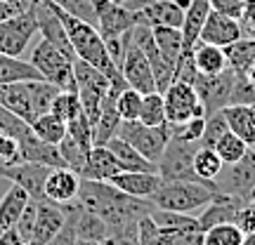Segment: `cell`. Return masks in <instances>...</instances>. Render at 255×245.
I'll return each instance as SVG.
<instances>
[{
    "label": "cell",
    "mask_w": 255,
    "mask_h": 245,
    "mask_svg": "<svg viewBox=\"0 0 255 245\" xmlns=\"http://www.w3.org/2000/svg\"><path fill=\"white\" fill-rule=\"evenodd\" d=\"M116 189H121L128 196L135 198H151L156 193V189L161 186V174L158 172H135V170H121L119 174H114L109 179Z\"/></svg>",
    "instance_id": "19"
},
{
    "label": "cell",
    "mask_w": 255,
    "mask_h": 245,
    "mask_svg": "<svg viewBox=\"0 0 255 245\" xmlns=\"http://www.w3.org/2000/svg\"><path fill=\"white\" fill-rule=\"evenodd\" d=\"M142 14V21L149 26H173L180 28L184 21V9L175 0H156L146 7L137 9Z\"/></svg>",
    "instance_id": "24"
},
{
    "label": "cell",
    "mask_w": 255,
    "mask_h": 245,
    "mask_svg": "<svg viewBox=\"0 0 255 245\" xmlns=\"http://www.w3.org/2000/svg\"><path fill=\"white\" fill-rule=\"evenodd\" d=\"M26 5H28V2H7V0H0V21L14 17V14H17V12H21Z\"/></svg>",
    "instance_id": "54"
},
{
    "label": "cell",
    "mask_w": 255,
    "mask_h": 245,
    "mask_svg": "<svg viewBox=\"0 0 255 245\" xmlns=\"http://www.w3.org/2000/svg\"><path fill=\"white\" fill-rule=\"evenodd\" d=\"M24 81H43V76L31 62L19 57L0 52V85L5 82H24Z\"/></svg>",
    "instance_id": "31"
},
{
    "label": "cell",
    "mask_w": 255,
    "mask_h": 245,
    "mask_svg": "<svg viewBox=\"0 0 255 245\" xmlns=\"http://www.w3.org/2000/svg\"><path fill=\"white\" fill-rule=\"evenodd\" d=\"M36 208H38V200H28V205L24 208V212H21V217L17 219V224H14V229L19 231V236L26 241H31V236H33V224H36Z\"/></svg>",
    "instance_id": "48"
},
{
    "label": "cell",
    "mask_w": 255,
    "mask_h": 245,
    "mask_svg": "<svg viewBox=\"0 0 255 245\" xmlns=\"http://www.w3.org/2000/svg\"><path fill=\"white\" fill-rule=\"evenodd\" d=\"M222 191H218L215 182H191V179H177V182H161L151 196L154 208L184 212V215H199L208 203L218 198Z\"/></svg>",
    "instance_id": "3"
},
{
    "label": "cell",
    "mask_w": 255,
    "mask_h": 245,
    "mask_svg": "<svg viewBox=\"0 0 255 245\" xmlns=\"http://www.w3.org/2000/svg\"><path fill=\"white\" fill-rule=\"evenodd\" d=\"M0 245H26V241L19 236L17 229H5L0 231Z\"/></svg>",
    "instance_id": "55"
},
{
    "label": "cell",
    "mask_w": 255,
    "mask_h": 245,
    "mask_svg": "<svg viewBox=\"0 0 255 245\" xmlns=\"http://www.w3.org/2000/svg\"><path fill=\"white\" fill-rule=\"evenodd\" d=\"M191 85L199 94V99L203 101V109L208 116V113H215V111H222L225 106H229V97H232V87H234V71L227 69L218 76L196 73Z\"/></svg>",
    "instance_id": "11"
},
{
    "label": "cell",
    "mask_w": 255,
    "mask_h": 245,
    "mask_svg": "<svg viewBox=\"0 0 255 245\" xmlns=\"http://www.w3.org/2000/svg\"><path fill=\"white\" fill-rule=\"evenodd\" d=\"M229 104H251V106H255V85L246 76L234 73V87H232Z\"/></svg>",
    "instance_id": "46"
},
{
    "label": "cell",
    "mask_w": 255,
    "mask_h": 245,
    "mask_svg": "<svg viewBox=\"0 0 255 245\" xmlns=\"http://www.w3.org/2000/svg\"><path fill=\"white\" fill-rule=\"evenodd\" d=\"M208 14H210L208 0H191L189 7L184 9V21H182V26H180V31H182V43H184V55H191L194 45L199 43L201 28L206 24Z\"/></svg>",
    "instance_id": "22"
},
{
    "label": "cell",
    "mask_w": 255,
    "mask_h": 245,
    "mask_svg": "<svg viewBox=\"0 0 255 245\" xmlns=\"http://www.w3.org/2000/svg\"><path fill=\"white\" fill-rule=\"evenodd\" d=\"M66 224V215H64V208L57 205L52 200H38L36 208V224H33V236L28 241V245H45L47 241L62 231V227Z\"/></svg>",
    "instance_id": "16"
},
{
    "label": "cell",
    "mask_w": 255,
    "mask_h": 245,
    "mask_svg": "<svg viewBox=\"0 0 255 245\" xmlns=\"http://www.w3.org/2000/svg\"><path fill=\"white\" fill-rule=\"evenodd\" d=\"M253 149H255V146H253Z\"/></svg>",
    "instance_id": "63"
},
{
    "label": "cell",
    "mask_w": 255,
    "mask_h": 245,
    "mask_svg": "<svg viewBox=\"0 0 255 245\" xmlns=\"http://www.w3.org/2000/svg\"><path fill=\"white\" fill-rule=\"evenodd\" d=\"M76 245H100V243H95V241H83V238H76Z\"/></svg>",
    "instance_id": "57"
},
{
    "label": "cell",
    "mask_w": 255,
    "mask_h": 245,
    "mask_svg": "<svg viewBox=\"0 0 255 245\" xmlns=\"http://www.w3.org/2000/svg\"><path fill=\"white\" fill-rule=\"evenodd\" d=\"M50 170L52 167H47V165L19 161L14 165L0 167V179H7L9 184L21 186L33 200H43L45 198V179L50 174Z\"/></svg>",
    "instance_id": "12"
},
{
    "label": "cell",
    "mask_w": 255,
    "mask_h": 245,
    "mask_svg": "<svg viewBox=\"0 0 255 245\" xmlns=\"http://www.w3.org/2000/svg\"><path fill=\"white\" fill-rule=\"evenodd\" d=\"M28 200H31V196L17 184H12V189L5 191V196L0 200V231L14 229L17 219L21 217L24 208L28 205Z\"/></svg>",
    "instance_id": "30"
},
{
    "label": "cell",
    "mask_w": 255,
    "mask_h": 245,
    "mask_svg": "<svg viewBox=\"0 0 255 245\" xmlns=\"http://www.w3.org/2000/svg\"><path fill=\"white\" fill-rule=\"evenodd\" d=\"M100 245H139L137 224H128L123 229H111V234Z\"/></svg>",
    "instance_id": "47"
},
{
    "label": "cell",
    "mask_w": 255,
    "mask_h": 245,
    "mask_svg": "<svg viewBox=\"0 0 255 245\" xmlns=\"http://www.w3.org/2000/svg\"><path fill=\"white\" fill-rule=\"evenodd\" d=\"M244 245H255V231H253V234H248V236L244 238Z\"/></svg>",
    "instance_id": "56"
},
{
    "label": "cell",
    "mask_w": 255,
    "mask_h": 245,
    "mask_svg": "<svg viewBox=\"0 0 255 245\" xmlns=\"http://www.w3.org/2000/svg\"><path fill=\"white\" fill-rule=\"evenodd\" d=\"M52 113L59 116L64 123H71L73 118H78L83 113V104H81V97L76 90H59V94L55 97L52 101Z\"/></svg>",
    "instance_id": "37"
},
{
    "label": "cell",
    "mask_w": 255,
    "mask_h": 245,
    "mask_svg": "<svg viewBox=\"0 0 255 245\" xmlns=\"http://www.w3.org/2000/svg\"><path fill=\"white\" fill-rule=\"evenodd\" d=\"M76 200L85 210L100 215L111 229L137 224L154 208L151 200L128 196L121 189H116L111 182H100V179H81V189H78Z\"/></svg>",
    "instance_id": "1"
},
{
    "label": "cell",
    "mask_w": 255,
    "mask_h": 245,
    "mask_svg": "<svg viewBox=\"0 0 255 245\" xmlns=\"http://www.w3.org/2000/svg\"><path fill=\"white\" fill-rule=\"evenodd\" d=\"M78 189H81V174L69 167H52L45 179V198L57 205H66L76 200Z\"/></svg>",
    "instance_id": "18"
},
{
    "label": "cell",
    "mask_w": 255,
    "mask_h": 245,
    "mask_svg": "<svg viewBox=\"0 0 255 245\" xmlns=\"http://www.w3.org/2000/svg\"><path fill=\"white\" fill-rule=\"evenodd\" d=\"M244 36H248V33L239 19L227 17V14H220V12H213V9H210L208 19H206V24L201 28L199 40L201 43H210V45L227 47V45H232L234 40H239V38H244Z\"/></svg>",
    "instance_id": "15"
},
{
    "label": "cell",
    "mask_w": 255,
    "mask_h": 245,
    "mask_svg": "<svg viewBox=\"0 0 255 245\" xmlns=\"http://www.w3.org/2000/svg\"><path fill=\"white\" fill-rule=\"evenodd\" d=\"M244 231L234 224H215L203 231V245H244Z\"/></svg>",
    "instance_id": "35"
},
{
    "label": "cell",
    "mask_w": 255,
    "mask_h": 245,
    "mask_svg": "<svg viewBox=\"0 0 255 245\" xmlns=\"http://www.w3.org/2000/svg\"><path fill=\"white\" fill-rule=\"evenodd\" d=\"M0 106L14 113L17 118L26 120L28 125L38 118L33 109V92H31V81L24 82H5L0 85Z\"/></svg>",
    "instance_id": "17"
},
{
    "label": "cell",
    "mask_w": 255,
    "mask_h": 245,
    "mask_svg": "<svg viewBox=\"0 0 255 245\" xmlns=\"http://www.w3.org/2000/svg\"><path fill=\"white\" fill-rule=\"evenodd\" d=\"M225 170V163L218 156V151L213 146H199L194 154V172L199 174V179L206 182H215L218 174Z\"/></svg>",
    "instance_id": "32"
},
{
    "label": "cell",
    "mask_w": 255,
    "mask_h": 245,
    "mask_svg": "<svg viewBox=\"0 0 255 245\" xmlns=\"http://www.w3.org/2000/svg\"><path fill=\"white\" fill-rule=\"evenodd\" d=\"M114 2H119V5H126V2H130V0H114Z\"/></svg>",
    "instance_id": "60"
},
{
    "label": "cell",
    "mask_w": 255,
    "mask_h": 245,
    "mask_svg": "<svg viewBox=\"0 0 255 245\" xmlns=\"http://www.w3.org/2000/svg\"><path fill=\"white\" fill-rule=\"evenodd\" d=\"M142 21V14L137 9H130L126 5H119L109 0L104 7L97 12V31L100 36L107 40H114V38H121L123 33H128L132 26H137Z\"/></svg>",
    "instance_id": "14"
},
{
    "label": "cell",
    "mask_w": 255,
    "mask_h": 245,
    "mask_svg": "<svg viewBox=\"0 0 255 245\" xmlns=\"http://www.w3.org/2000/svg\"><path fill=\"white\" fill-rule=\"evenodd\" d=\"M57 146H59V154H62L66 167H69V170H73V172L83 174V170H85V161H88V154H90V151L81 149V146L76 144L69 135L64 137Z\"/></svg>",
    "instance_id": "39"
},
{
    "label": "cell",
    "mask_w": 255,
    "mask_h": 245,
    "mask_svg": "<svg viewBox=\"0 0 255 245\" xmlns=\"http://www.w3.org/2000/svg\"><path fill=\"white\" fill-rule=\"evenodd\" d=\"M213 149L218 151V156L222 158V163L225 165H234V163H239V161L246 156V151L251 149V146H248L241 137H237L232 130H229V132H225V135L215 142Z\"/></svg>",
    "instance_id": "34"
},
{
    "label": "cell",
    "mask_w": 255,
    "mask_h": 245,
    "mask_svg": "<svg viewBox=\"0 0 255 245\" xmlns=\"http://www.w3.org/2000/svg\"><path fill=\"white\" fill-rule=\"evenodd\" d=\"M225 132H229L225 113H222V111L208 113V116H206V127H203V135H201L199 146H215V142H218Z\"/></svg>",
    "instance_id": "42"
},
{
    "label": "cell",
    "mask_w": 255,
    "mask_h": 245,
    "mask_svg": "<svg viewBox=\"0 0 255 245\" xmlns=\"http://www.w3.org/2000/svg\"><path fill=\"white\" fill-rule=\"evenodd\" d=\"M121 73H123V78H126L128 87L142 92V94L156 92L154 71H151L149 59L144 57V52L132 43V36L128 38L126 55H123V62H121Z\"/></svg>",
    "instance_id": "13"
},
{
    "label": "cell",
    "mask_w": 255,
    "mask_h": 245,
    "mask_svg": "<svg viewBox=\"0 0 255 245\" xmlns=\"http://www.w3.org/2000/svg\"><path fill=\"white\" fill-rule=\"evenodd\" d=\"M253 36H255V33H253Z\"/></svg>",
    "instance_id": "62"
},
{
    "label": "cell",
    "mask_w": 255,
    "mask_h": 245,
    "mask_svg": "<svg viewBox=\"0 0 255 245\" xmlns=\"http://www.w3.org/2000/svg\"><path fill=\"white\" fill-rule=\"evenodd\" d=\"M142 97H144V94L132 90V87H126V90L119 92V97H116V109H119L121 120H137L139 118Z\"/></svg>",
    "instance_id": "40"
},
{
    "label": "cell",
    "mask_w": 255,
    "mask_h": 245,
    "mask_svg": "<svg viewBox=\"0 0 255 245\" xmlns=\"http://www.w3.org/2000/svg\"><path fill=\"white\" fill-rule=\"evenodd\" d=\"M229 130L241 137L248 146H255V106L251 104H229L222 109Z\"/></svg>",
    "instance_id": "26"
},
{
    "label": "cell",
    "mask_w": 255,
    "mask_h": 245,
    "mask_svg": "<svg viewBox=\"0 0 255 245\" xmlns=\"http://www.w3.org/2000/svg\"><path fill=\"white\" fill-rule=\"evenodd\" d=\"M38 33V17H36V5L33 0H28V5L14 17L0 21V52L12 57H19L31 38Z\"/></svg>",
    "instance_id": "7"
},
{
    "label": "cell",
    "mask_w": 255,
    "mask_h": 245,
    "mask_svg": "<svg viewBox=\"0 0 255 245\" xmlns=\"http://www.w3.org/2000/svg\"><path fill=\"white\" fill-rule=\"evenodd\" d=\"M246 78H248V81H251V82H253V85H255V66H253V69H251V71L246 73Z\"/></svg>",
    "instance_id": "58"
},
{
    "label": "cell",
    "mask_w": 255,
    "mask_h": 245,
    "mask_svg": "<svg viewBox=\"0 0 255 245\" xmlns=\"http://www.w3.org/2000/svg\"><path fill=\"white\" fill-rule=\"evenodd\" d=\"M45 2L52 7V12H55L57 17L62 19L64 28H66V36H69V40H71L76 59L88 62L90 66L100 69V71L111 81V90H116V92L126 90L128 87L126 78H123V73L119 71V66L114 64V59H111L109 50H107V43H104V38L100 36L97 26H92V24H88V21L76 19L73 14L64 12L55 0H45Z\"/></svg>",
    "instance_id": "2"
},
{
    "label": "cell",
    "mask_w": 255,
    "mask_h": 245,
    "mask_svg": "<svg viewBox=\"0 0 255 245\" xmlns=\"http://www.w3.org/2000/svg\"><path fill=\"white\" fill-rule=\"evenodd\" d=\"M73 76H76V92L81 97L83 113L95 125L102 113V101L111 90V81L100 69H95V66H90L88 62H81V59L73 62Z\"/></svg>",
    "instance_id": "5"
},
{
    "label": "cell",
    "mask_w": 255,
    "mask_h": 245,
    "mask_svg": "<svg viewBox=\"0 0 255 245\" xmlns=\"http://www.w3.org/2000/svg\"><path fill=\"white\" fill-rule=\"evenodd\" d=\"M154 31L156 47L165 62L170 64L173 69H177V62L184 55V43H182V31L173 26H151Z\"/></svg>",
    "instance_id": "28"
},
{
    "label": "cell",
    "mask_w": 255,
    "mask_h": 245,
    "mask_svg": "<svg viewBox=\"0 0 255 245\" xmlns=\"http://www.w3.org/2000/svg\"><path fill=\"white\" fill-rule=\"evenodd\" d=\"M31 130L38 139H43L47 144H59L64 137H66V123H64L59 116H55L52 111H47L43 116H38L33 123H31Z\"/></svg>",
    "instance_id": "33"
},
{
    "label": "cell",
    "mask_w": 255,
    "mask_h": 245,
    "mask_svg": "<svg viewBox=\"0 0 255 245\" xmlns=\"http://www.w3.org/2000/svg\"><path fill=\"white\" fill-rule=\"evenodd\" d=\"M137 234H139V245H168V231L158 227L149 215L137 222Z\"/></svg>",
    "instance_id": "43"
},
{
    "label": "cell",
    "mask_w": 255,
    "mask_h": 245,
    "mask_svg": "<svg viewBox=\"0 0 255 245\" xmlns=\"http://www.w3.org/2000/svg\"><path fill=\"white\" fill-rule=\"evenodd\" d=\"M45 245H76V229H73L71 222L66 219V224L62 227V231H59L52 241H47Z\"/></svg>",
    "instance_id": "52"
},
{
    "label": "cell",
    "mask_w": 255,
    "mask_h": 245,
    "mask_svg": "<svg viewBox=\"0 0 255 245\" xmlns=\"http://www.w3.org/2000/svg\"><path fill=\"white\" fill-rule=\"evenodd\" d=\"M139 123L144 125H165V104L161 92H149L142 97V111H139Z\"/></svg>",
    "instance_id": "38"
},
{
    "label": "cell",
    "mask_w": 255,
    "mask_h": 245,
    "mask_svg": "<svg viewBox=\"0 0 255 245\" xmlns=\"http://www.w3.org/2000/svg\"><path fill=\"white\" fill-rule=\"evenodd\" d=\"M55 2L76 19H83L92 26H97V9L92 5V0H55Z\"/></svg>",
    "instance_id": "45"
},
{
    "label": "cell",
    "mask_w": 255,
    "mask_h": 245,
    "mask_svg": "<svg viewBox=\"0 0 255 245\" xmlns=\"http://www.w3.org/2000/svg\"><path fill=\"white\" fill-rule=\"evenodd\" d=\"M170 125V123H168ZM203 127H206V116H196V118H189L184 123H177V125H170V137H177L182 142H201V135H203Z\"/></svg>",
    "instance_id": "44"
},
{
    "label": "cell",
    "mask_w": 255,
    "mask_h": 245,
    "mask_svg": "<svg viewBox=\"0 0 255 245\" xmlns=\"http://www.w3.org/2000/svg\"><path fill=\"white\" fill-rule=\"evenodd\" d=\"M7 2H28V0H7Z\"/></svg>",
    "instance_id": "61"
},
{
    "label": "cell",
    "mask_w": 255,
    "mask_h": 245,
    "mask_svg": "<svg viewBox=\"0 0 255 245\" xmlns=\"http://www.w3.org/2000/svg\"><path fill=\"white\" fill-rule=\"evenodd\" d=\"M191 59L196 71L203 76H218V73L227 71V55H225V47L220 45H210V43H196L191 50Z\"/></svg>",
    "instance_id": "27"
},
{
    "label": "cell",
    "mask_w": 255,
    "mask_h": 245,
    "mask_svg": "<svg viewBox=\"0 0 255 245\" xmlns=\"http://www.w3.org/2000/svg\"><path fill=\"white\" fill-rule=\"evenodd\" d=\"M107 146L111 149V154L116 156V161L121 163V170H135V172H158V165L151 163L149 158L137 151L132 144H128L123 137H111Z\"/></svg>",
    "instance_id": "25"
},
{
    "label": "cell",
    "mask_w": 255,
    "mask_h": 245,
    "mask_svg": "<svg viewBox=\"0 0 255 245\" xmlns=\"http://www.w3.org/2000/svg\"><path fill=\"white\" fill-rule=\"evenodd\" d=\"M21 158H19V144L14 137L5 135L2 130H0V167H5V165H14L19 163Z\"/></svg>",
    "instance_id": "49"
},
{
    "label": "cell",
    "mask_w": 255,
    "mask_h": 245,
    "mask_svg": "<svg viewBox=\"0 0 255 245\" xmlns=\"http://www.w3.org/2000/svg\"><path fill=\"white\" fill-rule=\"evenodd\" d=\"M73 62H76V57L66 55L64 50L52 45L45 38L33 47V55H31V64L40 71L43 81L57 85L59 90H76Z\"/></svg>",
    "instance_id": "4"
},
{
    "label": "cell",
    "mask_w": 255,
    "mask_h": 245,
    "mask_svg": "<svg viewBox=\"0 0 255 245\" xmlns=\"http://www.w3.org/2000/svg\"><path fill=\"white\" fill-rule=\"evenodd\" d=\"M66 135L71 137L81 149H85V151H90L92 146H95V139H92V123L88 120L85 113H81L78 118H73L71 123H66Z\"/></svg>",
    "instance_id": "41"
},
{
    "label": "cell",
    "mask_w": 255,
    "mask_h": 245,
    "mask_svg": "<svg viewBox=\"0 0 255 245\" xmlns=\"http://www.w3.org/2000/svg\"><path fill=\"white\" fill-rule=\"evenodd\" d=\"M248 200H253V203H255V186L251 189V196H248Z\"/></svg>",
    "instance_id": "59"
},
{
    "label": "cell",
    "mask_w": 255,
    "mask_h": 245,
    "mask_svg": "<svg viewBox=\"0 0 255 245\" xmlns=\"http://www.w3.org/2000/svg\"><path fill=\"white\" fill-rule=\"evenodd\" d=\"M149 217L165 231H177V229H189V227H201L196 215H184V212H173V210H161L151 208Z\"/></svg>",
    "instance_id": "36"
},
{
    "label": "cell",
    "mask_w": 255,
    "mask_h": 245,
    "mask_svg": "<svg viewBox=\"0 0 255 245\" xmlns=\"http://www.w3.org/2000/svg\"><path fill=\"white\" fill-rule=\"evenodd\" d=\"M244 203H246L244 198L229 196V193H220L213 203H208L206 208L201 210L199 215H196V219H199V224L203 231L210 227H215V224H227V222H234V219H237V212Z\"/></svg>",
    "instance_id": "20"
},
{
    "label": "cell",
    "mask_w": 255,
    "mask_h": 245,
    "mask_svg": "<svg viewBox=\"0 0 255 245\" xmlns=\"http://www.w3.org/2000/svg\"><path fill=\"white\" fill-rule=\"evenodd\" d=\"M215 186L222 193L237 196V198L248 200L251 189L255 186V149L251 146L246 156L234 165H225V170L218 174Z\"/></svg>",
    "instance_id": "10"
},
{
    "label": "cell",
    "mask_w": 255,
    "mask_h": 245,
    "mask_svg": "<svg viewBox=\"0 0 255 245\" xmlns=\"http://www.w3.org/2000/svg\"><path fill=\"white\" fill-rule=\"evenodd\" d=\"M241 24L246 28L248 36L255 33V0H244V14H241Z\"/></svg>",
    "instance_id": "53"
},
{
    "label": "cell",
    "mask_w": 255,
    "mask_h": 245,
    "mask_svg": "<svg viewBox=\"0 0 255 245\" xmlns=\"http://www.w3.org/2000/svg\"><path fill=\"white\" fill-rule=\"evenodd\" d=\"M227 66L239 76H246L255 66V36H244L225 47Z\"/></svg>",
    "instance_id": "29"
},
{
    "label": "cell",
    "mask_w": 255,
    "mask_h": 245,
    "mask_svg": "<svg viewBox=\"0 0 255 245\" xmlns=\"http://www.w3.org/2000/svg\"><path fill=\"white\" fill-rule=\"evenodd\" d=\"M234 224L244 231V236H248V234H253L255 231V203L253 200H246V203L239 208Z\"/></svg>",
    "instance_id": "50"
},
{
    "label": "cell",
    "mask_w": 255,
    "mask_h": 245,
    "mask_svg": "<svg viewBox=\"0 0 255 245\" xmlns=\"http://www.w3.org/2000/svg\"><path fill=\"white\" fill-rule=\"evenodd\" d=\"M163 104H165V120L170 125L184 123V120L196 118V116H206L203 101L199 99L194 85L184 81L170 82V87L163 92Z\"/></svg>",
    "instance_id": "9"
},
{
    "label": "cell",
    "mask_w": 255,
    "mask_h": 245,
    "mask_svg": "<svg viewBox=\"0 0 255 245\" xmlns=\"http://www.w3.org/2000/svg\"><path fill=\"white\" fill-rule=\"evenodd\" d=\"M199 144L196 142H182L177 137H170L163 156L158 158V174L163 182H177V179H191L199 182V174L194 172V154ZM206 182V179H203Z\"/></svg>",
    "instance_id": "8"
},
{
    "label": "cell",
    "mask_w": 255,
    "mask_h": 245,
    "mask_svg": "<svg viewBox=\"0 0 255 245\" xmlns=\"http://www.w3.org/2000/svg\"><path fill=\"white\" fill-rule=\"evenodd\" d=\"M121 172V163L116 156L111 154V149L104 146H92L88 161H85V170H83L81 179H100V182H109L114 174Z\"/></svg>",
    "instance_id": "21"
},
{
    "label": "cell",
    "mask_w": 255,
    "mask_h": 245,
    "mask_svg": "<svg viewBox=\"0 0 255 245\" xmlns=\"http://www.w3.org/2000/svg\"><path fill=\"white\" fill-rule=\"evenodd\" d=\"M116 97H119V92L109 90V94L102 101V113H100V118H97V123L92 125L95 146H104L111 137H116V132H119L121 116H119V109H116Z\"/></svg>",
    "instance_id": "23"
},
{
    "label": "cell",
    "mask_w": 255,
    "mask_h": 245,
    "mask_svg": "<svg viewBox=\"0 0 255 245\" xmlns=\"http://www.w3.org/2000/svg\"><path fill=\"white\" fill-rule=\"evenodd\" d=\"M210 9L213 12H220V14H227V17H234L241 21V14H244V0H208Z\"/></svg>",
    "instance_id": "51"
},
{
    "label": "cell",
    "mask_w": 255,
    "mask_h": 245,
    "mask_svg": "<svg viewBox=\"0 0 255 245\" xmlns=\"http://www.w3.org/2000/svg\"><path fill=\"white\" fill-rule=\"evenodd\" d=\"M119 137H123L128 144H132L139 154L149 158L151 163H158L165 146L170 142V125H144L139 120H121Z\"/></svg>",
    "instance_id": "6"
}]
</instances>
